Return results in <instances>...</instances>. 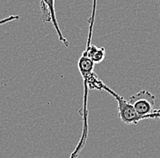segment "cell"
<instances>
[{
    "label": "cell",
    "mask_w": 160,
    "mask_h": 158,
    "mask_svg": "<svg viewBox=\"0 0 160 158\" xmlns=\"http://www.w3.org/2000/svg\"><path fill=\"white\" fill-rule=\"evenodd\" d=\"M19 19V16H10L8 17H6V18H3V19H0V26H3V25H6L7 23L11 22V21H14V20Z\"/></svg>",
    "instance_id": "cell-7"
},
{
    "label": "cell",
    "mask_w": 160,
    "mask_h": 158,
    "mask_svg": "<svg viewBox=\"0 0 160 158\" xmlns=\"http://www.w3.org/2000/svg\"><path fill=\"white\" fill-rule=\"evenodd\" d=\"M94 66L95 64L88 57L83 55L80 57L78 62V67L83 78L84 86H88V90L96 89L99 91H107L109 94L111 88L105 85L104 82L98 77L97 74L94 72Z\"/></svg>",
    "instance_id": "cell-1"
},
{
    "label": "cell",
    "mask_w": 160,
    "mask_h": 158,
    "mask_svg": "<svg viewBox=\"0 0 160 158\" xmlns=\"http://www.w3.org/2000/svg\"><path fill=\"white\" fill-rule=\"evenodd\" d=\"M109 94L112 96H114L118 102V116L122 123L126 125H137L139 121L143 120L142 117L138 115L134 106L128 101H127L123 96H120L114 90H111Z\"/></svg>",
    "instance_id": "cell-3"
},
{
    "label": "cell",
    "mask_w": 160,
    "mask_h": 158,
    "mask_svg": "<svg viewBox=\"0 0 160 158\" xmlns=\"http://www.w3.org/2000/svg\"><path fill=\"white\" fill-rule=\"evenodd\" d=\"M82 55L90 58L94 64H99L106 57V49L104 47H98L95 45H91L90 47H86Z\"/></svg>",
    "instance_id": "cell-5"
},
{
    "label": "cell",
    "mask_w": 160,
    "mask_h": 158,
    "mask_svg": "<svg viewBox=\"0 0 160 158\" xmlns=\"http://www.w3.org/2000/svg\"><path fill=\"white\" fill-rule=\"evenodd\" d=\"M40 7L42 10V21L44 23H48V22L53 23V26L58 36V38L65 45V47H68L69 46V42L63 36L56 17L55 0H40Z\"/></svg>",
    "instance_id": "cell-4"
},
{
    "label": "cell",
    "mask_w": 160,
    "mask_h": 158,
    "mask_svg": "<svg viewBox=\"0 0 160 158\" xmlns=\"http://www.w3.org/2000/svg\"><path fill=\"white\" fill-rule=\"evenodd\" d=\"M154 113H160V108L159 109H156V110L154 111Z\"/></svg>",
    "instance_id": "cell-9"
},
{
    "label": "cell",
    "mask_w": 160,
    "mask_h": 158,
    "mask_svg": "<svg viewBox=\"0 0 160 158\" xmlns=\"http://www.w3.org/2000/svg\"><path fill=\"white\" fill-rule=\"evenodd\" d=\"M88 126H83V131H82V136L80 138L79 142L77 146L76 149L72 152V154L70 155L69 158H78L79 156L80 152L82 151V149L84 148L85 145H86V141L88 138Z\"/></svg>",
    "instance_id": "cell-6"
},
{
    "label": "cell",
    "mask_w": 160,
    "mask_h": 158,
    "mask_svg": "<svg viewBox=\"0 0 160 158\" xmlns=\"http://www.w3.org/2000/svg\"><path fill=\"white\" fill-rule=\"evenodd\" d=\"M160 119V113H153L149 116H148L146 119Z\"/></svg>",
    "instance_id": "cell-8"
},
{
    "label": "cell",
    "mask_w": 160,
    "mask_h": 158,
    "mask_svg": "<svg viewBox=\"0 0 160 158\" xmlns=\"http://www.w3.org/2000/svg\"><path fill=\"white\" fill-rule=\"evenodd\" d=\"M128 102L134 106L138 115L145 120L148 116L154 113L156 105V96L148 90H141L132 95Z\"/></svg>",
    "instance_id": "cell-2"
}]
</instances>
